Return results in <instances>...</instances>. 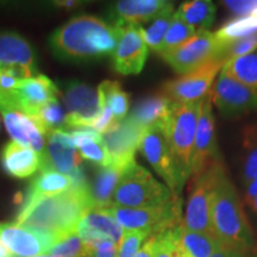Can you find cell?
<instances>
[{"mask_svg": "<svg viewBox=\"0 0 257 257\" xmlns=\"http://www.w3.org/2000/svg\"><path fill=\"white\" fill-rule=\"evenodd\" d=\"M211 220L212 231L220 244L249 255L255 245V236L238 193L225 168L214 189Z\"/></svg>", "mask_w": 257, "mask_h": 257, "instance_id": "3957f363", "label": "cell"}, {"mask_svg": "<svg viewBox=\"0 0 257 257\" xmlns=\"http://www.w3.org/2000/svg\"><path fill=\"white\" fill-rule=\"evenodd\" d=\"M123 170L113 165L99 167L92 185H89V197H91L93 210L95 208L105 210L112 207V199Z\"/></svg>", "mask_w": 257, "mask_h": 257, "instance_id": "cb8c5ba5", "label": "cell"}, {"mask_svg": "<svg viewBox=\"0 0 257 257\" xmlns=\"http://www.w3.org/2000/svg\"><path fill=\"white\" fill-rule=\"evenodd\" d=\"M0 68L15 70L23 80L40 74L34 49L23 36L16 32H0Z\"/></svg>", "mask_w": 257, "mask_h": 257, "instance_id": "d6986e66", "label": "cell"}, {"mask_svg": "<svg viewBox=\"0 0 257 257\" xmlns=\"http://www.w3.org/2000/svg\"><path fill=\"white\" fill-rule=\"evenodd\" d=\"M248 206H249L250 208H251V211L257 216V197H256L255 199H253V200H251V201L249 202Z\"/></svg>", "mask_w": 257, "mask_h": 257, "instance_id": "681fc988", "label": "cell"}, {"mask_svg": "<svg viewBox=\"0 0 257 257\" xmlns=\"http://www.w3.org/2000/svg\"><path fill=\"white\" fill-rule=\"evenodd\" d=\"M178 236L185 257H211L220 246V242L213 233L187 230L180 224Z\"/></svg>", "mask_w": 257, "mask_h": 257, "instance_id": "4316f807", "label": "cell"}, {"mask_svg": "<svg viewBox=\"0 0 257 257\" xmlns=\"http://www.w3.org/2000/svg\"><path fill=\"white\" fill-rule=\"evenodd\" d=\"M170 12H174V3L166 0H120L111 6L110 16L115 27H141Z\"/></svg>", "mask_w": 257, "mask_h": 257, "instance_id": "ffe728a7", "label": "cell"}, {"mask_svg": "<svg viewBox=\"0 0 257 257\" xmlns=\"http://www.w3.org/2000/svg\"><path fill=\"white\" fill-rule=\"evenodd\" d=\"M93 210L88 187L70 186L55 195L42 197L21 207L18 225L44 237L53 245L67 234L75 232L82 217Z\"/></svg>", "mask_w": 257, "mask_h": 257, "instance_id": "6da1fadb", "label": "cell"}, {"mask_svg": "<svg viewBox=\"0 0 257 257\" xmlns=\"http://www.w3.org/2000/svg\"><path fill=\"white\" fill-rule=\"evenodd\" d=\"M225 63L226 60L224 59L212 60L191 73L168 80L162 85L161 93L176 104H192L204 100L210 94Z\"/></svg>", "mask_w": 257, "mask_h": 257, "instance_id": "9c48e42d", "label": "cell"}, {"mask_svg": "<svg viewBox=\"0 0 257 257\" xmlns=\"http://www.w3.org/2000/svg\"><path fill=\"white\" fill-rule=\"evenodd\" d=\"M155 242L156 236L155 234H152V236L143 243L140 251L136 253L135 257H154V252H155Z\"/></svg>", "mask_w": 257, "mask_h": 257, "instance_id": "ee69618b", "label": "cell"}, {"mask_svg": "<svg viewBox=\"0 0 257 257\" xmlns=\"http://www.w3.org/2000/svg\"><path fill=\"white\" fill-rule=\"evenodd\" d=\"M125 231H149L156 234L182 223V200L174 197L163 205L142 208H106Z\"/></svg>", "mask_w": 257, "mask_h": 257, "instance_id": "52a82bcc", "label": "cell"}, {"mask_svg": "<svg viewBox=\"0 0 257 257\" xmlns=\"http://www.w3.org/2000/svg\"><path fill=\"white\" fill-rule=\"evenodd\" d=\"M0 243L17 257H35L42 252L47 253L51 246V243L44 237L17 223L0 224Z\"/></svg>", "mask_w": 257, "mask_h": 257, "instance_id": "7402d4cb", "label": "cell"}, {"mask_svg": "<svg viewBox=\"0 0 257 257\" xmlns=\"http://www.w3.org/2000/svg\"><path fill=\"white\" fill-rule=\"evenodd\" d=\"M82 163V157L66 130L51 131L47 137V147L41 157V170H55L70 175Z\"/></svg>", "mask_w": 257, "mask_h": 257, "instance_id": "ac0fdd59", "label": "cell"}, {"mask_svg": "<svg viewBox=\"0 0 257 257\" xmlns=\"http://www.w3.org/2000/svg\"><path fill=\"white\" fill-rule=\"evenodd\" d=\"M140 152L153 167L156 174L163 179L166 186L173 194L175 197H180L182 187L180 185L174 160L163 131V124H157L147 128L141 142Z\"/></svg>", "mask_w": 257, "mask_h": 257, "instance_id": "8fae6325", "label": "cell"}, {"mask_svg": "<svg viewBox=\"0 0 257 257\" xmlns=\"http://www.w3.org/2000/svg\"><path fill=\"white\" fill-rule=\"evenodd\" d=\"M66 113H64L62 106L59 99H53L41 108L40 112L35 115L44 128L50 134L55 130H64L66 127Z\"/></svg>", "mask_w": 257, "mask_h": 257, "instance_id": "d590c367", "label": "cell"}, {"mask_svg": "<svg viewBox=\"0 0 257 257\" xmlns=\"http://www.w3.org/2000/svg\"><path fill=\"white\" fill-rule=\"evenodd\" d=\"M152 236L149 231H125L118 244L117 257H135L143 243Z\"/></svg>", "mask_w": 257, "mask_h": 257, "instance_id": "74e56055", "label": "cell"}, {"mask_svg": "<svg viewBox=\"0 0 257 257\" xmlns=\"http://www.w3.org/2000/svg\"><path fill=\"white\" fill-rule=\"evenodd\" d=\"M47 252L56 257H87L88 248L78 233L72 232L54 243Z\"/></svg>", "mask_w": 257, "mask_h": 257, "instance_id": "e575fe53", "label": "cell"}, {"mask_svg": "<svg viewBox=\"0 0 257 257\" xmlns=\"http://www.w3.org/2000/svg\"><path fill=\"white\" fill-rule=\"evenodd\" d=\"M172 104L166 95L157 93L138 101L128 117L147 130L154 125L165 123Z\"/></svg>", "mask_w": 257, "mask_h": 257, "instance_id": "d4e9b609", "label": "cell"}, {"mask_svg": "<svg viewBox=\"0 0 257 257\" xmlns=\"http://www.w3.org/2000/svg\"><path fill=\"white\" fill-rule=\"evenodd\" d=\"M221 72L257 92V51L229 60Z\"/></svg>", "mask_w": 257, "mask_h": 257, "instance_id": "f546056e", "label": "cell"}, {"mask_svg": "<svg viewBox=\"0 0 257 257\" xmlns=\"http://www.w3.org/2000/svg\"><path fill=\"white\" fill-rule=\"evenodd\" d=\"M118 37V27L82 15L56 29L49 37V46L60 60H88L113 54Z\"/></svg>", "mask_w": 257, "mask_h": 257, "instance_id": "7a4b0ae2", "label": "cell"}, {"mask_svg": "<svg viewBox=\"0 0 257 257\" xmlns=\"http://www.w3.org/2000/svg\"><path fill=\"white\" fill-rule=\"evenodd\" d=\"M70 186L72 179L69 175L61 174L55 170H41L40 174L32 180L25 195L21 198V201L23 202L22 207L38 198L62 193L69 189Z\"/></svg>", "mask_w": 257, "mask_h": 257, "instance_id": "484cf974", "label": "cell"}, {"mask_svg": "<svg viewBox=\"0 0 257 257\" xmlns=\"http://www.w3.org/2000/svg\"><path fill=\"white\" fill-rule=\"evenodd\" d=\"M118 123H119V121H117V119H115L110 108L106 105H101L100 113H99L96 119L92 123L91 128H93V130L100 135H104L106 133H108V131L113 130V128L118 125Z\"/></svg>", "mask_w": 257, "mask_h": 257, "instance_id": "60d3db41", "label": "cell"}, {"mask_svg": "<svg viewBox=\"0 0 257 257\" xmlns=\"http://www.w3.org/2000/svg\"><path fill=\"white\" fill-rule=\"evenodd\" d=\"M197 30L194 28L189 27L182 21L181 18H179L178 16H173L172 22H170L169 29L167 31V35L165 37V42H163L162 50L160 54L167 53V51L174 50L176 48L181 47L182 44L186 43L188 40L197 34Z\"/></svg>", "mask_w": 257, "mask_h": 257, "instance_id": "836d02e7", "label": "cell"}, {"mask_svg": "<svg viewBox=\"0 0 257 257\" xmlns=\"http://www.w3.org/2000/svg\"><path fill=\"white\" fill-rule=\"evenodd\" d=\"M0 257H17V256L12 255V253L10 252L2 243H0Z\"/></svg>", "mask_w": 257, "mask_h": 257, "instance_id": "c3c4849f", "label": "cell"}, {"mask_svg": "<svg viewBox=\"0 0 257 257\" xmlns=\"http://www.w3.org/2000/svg\"><path fill=\"white\" fill-rule=\"evenodd\" d=\"M200 105L201 101L192 104L173 102L168 117L163 123V131L182 188L192 176L193 147Z\"/></svg>", "mask_w": 257, "mask_h": 257, "instance_id": "277c9868", "label": "cell"}, {"mask_svg": "<svg viewBox=\"0 0 257 257\" xmlns=\"http://www.w3.org/2000/svg\"><path fill=\"white\" fill-rule=\"evenodd\" d=\"M224 48L225 44L218 40L214 32L198 31L181 47L160 54V56L176 74L185 75L212 60L223 59Z\"/></svg>", "mask_w": 257, "mask_h": 257, "instance_id": "ba28073f", "label": "cell"}, {"mask_svg": "<svg viewBox=\"0 0 257 257\" xmlns=\"http://www.w3.org/2000/svg\"><path fill=\"white\" fill-rule=\"evenodd\" d=\"M223 4L234 18L245 17L257 10V0H226Z\"/></svg>", "mask_w": 257, "mask_h": 257, "instance_id": "b9f144b4", "label": "cell"}, {"mask_svg": "<svg viewBox=\"0 0 257 257\" xmlns=\"http://www.w3.org/2000/svg\"><path fill=\"white\" fill-rule=\"evenodd\" d=\"M217 6L208 0H192L182 3L175 15L197 31H208L216 19Z\"/></svg>", "mask_w": 257, "mask_h": 257, "instance_id": "83f0119b", "label": "cell"}, {"mask_svg": "<svg viewBox=\"0 0 257 257\" xmlns=\"http://www.w3.org/2000/svg\"><path fill=\"white\" fill-rule=\"evenodd\" d=\"M246 256H248V253L237 251V250L231 249L229 246L220 244L219 248L216 250V252H214L211 257H246Z\"/></svg>", "mask_w": 257, "mask_h": 257, "instance_id": "f6af8a7d", "label": "cell"}, {"mask_svg": "<svg viewBox=\"0 0 257 257\" xmlns=\"http://www.w3.org/2000/svg\"><path fill=\"white\" fill-rule=\"evenodd\" d=\"M210 98L225 117H239L257 111V92L223 72L212 86Z\"/></svg>", "mask_w": 257, "mask_h": 257, "instance_id": "7c38bea8", "label": "cell"}, {"mask_svg": "<svg viewBox=\"0 0 257 257\" xmlns=\"http://www.w3.org/2000/svg\"><path fill=\"white\" fill-rule=\"evenodd\" d=\"M124 232L125 230L106 208L91 210L82 217L76 226V233L87 246L104 239H112L118 245Z\"/></svg>", "mask_w": 257, "mask_h": 257, "instance_id": "44dd1931", "label": "cell"}, {"mask_svg": "<svg viewBox=\"0 0 257 257\" xmlns=\"http://www.w3.org/2000/svg\"><path fill=\"white\" fill-rule=\"evenodd\" d=\"M56 6H62V8H75L78 5L76 2H56Z\"/></svg>", "mask_w": 257, "mask_h": 257, "instance_id": "7dc6e473", "label": "cell"}, {"mask_svg": "<svg viewBox=\"0 0 257 257\" xmlns=\"http://www.w3.org/2000/svg\"><path fill=\"white\" fill-rule=\"evenodd\" d=\"M225 168L220 159L212 162L204 172L192 176L189 194L186 204L182 226L198 232L212 231V201L221 170Z\"/></svg>", "mask_w": 257, "mask_h": 257, "instance_id": "8992f818", "label": "cell"}, {"mask_svg": "<svg viewBox=\"0 0 257 257\" xmlns=\"http://www.w3.org/2000/svg\"><path fill=\"white\" fill-rule=\"evenodd\" d=\"M173 16H174V12L165 14L152 21V23L148 27H141V32H142L143 40L148 48H152L157 54H160L162 50L163 42H165V37L169 29Z\"/></svg>", "mask_w": 257, "mask_h": 257, "instance_id": "1f68e13d", "label": "cell"}, {"mask_svg": "<svg viewBox=\"0 0 257 257\" xmlns=\"http://www.w3.org/2000/svg\"><path fill=\"white\" fill-rule=\"evenodd\" d=\"M2 166L10 176L16 179L30 178L41 170V157L30 148L9 142L2 150Z\"/></svg>", "mask_w": 257, "mask_h": 257, "instance_id": "603a6c76", "label": "cell"}, {"mask_svg": "<svg viewBox=\"0 0 257 257\" xmlns=\"http://www.w3.org/2000/svg\"><path fill=\"white\" fill-rule=\"evenodd\" d=\"M257 197V178H255L252 181H250L248 185H245V193H244V200H245L246 205L250 201L253 200Z\"/></svg>", "mask_w": 257, "mask_h": 257, "instance_id": "bcb514c9", "label": "cell"}, {"mask_svg": "<svg viewBox=\"0 0 257 257\" xmlns=\"http://www.w3.org/2000/svg\"><path fill=\"white\" fill-rule=\"evenodd\" d=\"M0 113L14 142L30 148L40 157L43 156L49 134L36 117L24 113L9 104H0Z\"/></svg>", "mask_w": 257, "mask_h": 257, "instance_id": "9a60e30c", "label": "cell"}, {"mask_svg": "<svg viewBox=\"0 0 257 257\" xmlns=\"http://www.w3.org/2000/svg\"><path fill=\"white\" fill-rule=\"evenodd\" d=\"M79 152L82 159L87 160L89 162L94 163V165H98L99 167L111 165L110 155H108L102 138L101 140L88 141V142L83 143L79 148Z\"/></svg>", "mask_w": 257, "mask_h": 257, "instance_id": "f35d334b", "label": "cell"}, {"mask_svg": "<svg viewBox=\"0 0 257 257\" xmlns=\"http://www.w3.org/2000/svg\"><path fill=\"white\" fill-rule=\"evenodd\" d=\"M178 226L155 234L156 242L154 257H185L180 245Z\"/></svg>", "mask_w": 257, "mask_h": 257, "instance_id": "8d00e7d4", "label": "cell"}, {"mask_svg": "<svg viewBox=\"0 0 257 257\" xmlns=\"http://www.w3.org/2000/svg\"><path fill=\"white\" fill-rule=\"evenodd\" d=\"M219 159L216 137V118L208 94L201 100L192 155V176L204 172L212 162Z\"/></svg>", "mask_w": 257, "mask_h": 257, "instance_id": "4fadbf2b", "label": "cell"}, {"mask_svg": "<svg viewBox=\"0 0 257 257\" xmlns=\"http://www.w3.org/2000/svg\"><path fill=\"white\" fill-rule=\"evenodd\" d=\"M255 51H257V32L225 44L223 59L226 60L227 62L234 57L249 55Z\"/></svg>", "mask_w": 257, "mask_h": 257, "instance_id": "ab89813d", "label": "cell"}, {"mask_svg": "<svg viewBox=\"0 0 257 257\" xmlns=\"http://www.w3.org/2000/svg\"><path fill=\"white\" fill-rule=\"evenodd\" d=\"M96 89L100 99V106H107L117 121H121L127 117L130 110V94L121 88L119 82L105 80Z\"/></svg>", "mask_w": 257, "mask_h": 257, "instance_id": "f1b7e54d", "label": "cell"}, {"mask_svg": "<svg viewBox=\"0 0 257 257\" xmlns=\"http://www.w3.org/2000/svg\"><path fill=\"white\" fill-rule=\"evenodd\" d=\"M59 93V88L53 80L43 74H38L35 78L25 79L19 82L17 88L4 96L0 104H9L35 117L44 105L56 99Z\"/></svg>", "mask_w": 257, "mask_h": 257, "instance_id": "5bb4252c", "label": "cell"}, {"mask_svg": "<svg viewBox=\"0 0 257 257\" xmlns=\"http://www.w3.org/2000/svg\"><path fill=\"white\" fill-rule=\"evenodd\" d=\"M2 99H3V96H2V92H0V101H2Z\"/></svg>", "mask_w": 257, "mask_h": 257, "instance_id": "f5cc1de1", "label": "cell"}, {"mask_svg": "<svg viewBox=\"0 0 257 257\" xmlns=\"http://www.w3.org/2000/svg\"><path fill=\"white\" fill-rule=\"evenodd\" d=\"M115 27V25H114ZM119 37L112 54L113 68L121 75H137L142 72L148 59V46L143 40L141 27H118Z\"/></svg>", "mask_w": 257, "mask_h": 257, "instance_id": "2e32d148", "label": "cell"}, {"mask_svg": "<svg viewBox=\"0 0 257 257\" xmlns=\"http://www.w3.org/2000/svg\"><path fill=\"white\" fill-rule=\"evenodd\" d=\"M174 197L165 184L135 161L121 173L112 199V206L127 208L159 206Z\"/></svg>", "mask_w": 257, "mask_h": 257, "instance_id": "5b68a950", "label": "cell"}, {"mask_svg": "<svg viewBox=\"0 0 257 257\" xmlns=\"http://www.w3.org/2000/svg\"><path fill=\"white\" fill-rule=\"evenodd\" d=\"M87 248V257H117L118 245L112 239L100 240Z\"/></svg>", "mask_w": 257, "mask_h": 257, "instance_id": "7bdbcfd3", "label": "cell"}, {"mask_svg": "<svg viewBox=\"0 0 257 257\" xmlns=\"http://www.w3.org/2000/svg\"><path fill=\"white\" fill-rule=\"evenodd\" d=\"M243 147L245 155L242 166V180L245 185L257 178V127H246Z\"/></svg>", "mask_w": 257, "mask_h": 257, "instance_id": "d6a6232c", "label": "cell"}, {"mask_svg": "<svg viewBox=\"0 0 257 257\" xmlns=\"http://www.w3.org/2000/svg\"><path fill=\"white\" fill-rule=\"evenodd\" d=\"M60 92L68 111L64 130L91 127L101 111L98 89L78 80H69L62 83Z\"/></svg>", "mask_w": 257, "mask_h": 257, "instance_id": "30bf717a", "label": "cell"}, {"mask_svg": "<svg viewBox=\"0 0 257 257\" xmlns=\"http://www.w3.org/2000/svg\"><path fill=\"white\" fill-rule=\"evenodd\" d=\"M246 257H257V252L252 253V255H251V253H250V255H248V256H246Z\"/></svg>", "mask_w": 257, "mask_h": 257, "instance_id": "816d5d0a", "label": "cell"}, {"mask_svg": "<svg viewBox=\"0 0 257 257\" xmlns=\"http://www.w3.org/2000/svg\"><path fill=\"white\" fill-rule=\"evenodd\" d=\"M144 133L146 128L127 115L113 130L102 135V141L110 155L111 165L125 169L135 162V156L140 149Z\"/></svg>", "mask_w": 257, "mask_h": 257, "instance_id": "e0dca14e", "label": "cell"}, {"mask_svg": "<svg viewBox=\"0 0 257 257\" xmlns=\"http://www.w3.org/2000/svg\"><path fill=\"white\" fill-rule=\"evenodd\" d=\"M253 32H257V10L245 17L231 19L214 34L221 43L226 44L229 42L251 35Z\"/></svg>", "mask_w": 257, "mask_h": 257, "instance_id": "4dcf8cb0", "label": "cell"}, {"mask_svg": "<svg viewBox=\"0 0 257 257\" xmlns=\"http://www.w3.org/2000/svg\"><path fill=\"white\" fill-rule=\"evenodd\" d=\"M35 257H56V256H51V255H38V256H35Z\"/></svg>", "mask_w": 257, "mask_h": 257, "instance_id": "f907efd6", "label": "cell"}]
</instances>
